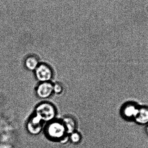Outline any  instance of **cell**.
I'll use <instances>...</instances> for the list:
<instances>
[{
	"label": "cell",
	"instance_id": "1",
	"mask_svg": "<svg viewBox=\"0 0 148 148\" xmlns=\"http://www.w3.org/2000/svg\"><path fill=\"white\" fill-rule=\"evenodd\" d=\"M34 113L43 122L49 123L55 120L57 115V109L52 103L43 101L36 105Z\"/></svg>",
	"mask_w": 148,
	"mask_h": 148
},
{
	"label": "cell",
	"instance_id": "2",
	"mask_svg": "<svg viewBox=\"0 0 148 148\" xmlns=\"http://www.w3.org/2000/svg\"><path fill=\"white\" fill-rule=\"evenodd\" d=\"M45 131L48 137L53 140H62L67 134L62 120H54L48 123Z\"/></svg>",
	"mask_w": 148,
	"mask_h": 148
},
{
	"label": "cell",
	"instance_id": "3",
	"mask_svg": "<svg viewBox=\"0 0 148 148\" xmlns=\"http://www.w3.org/2000/svg\"><path fill=\"white\" fill-rule=\"evenodd\" d=\"M34 72L36 78L40 82H51L53 78V70L47 63L40 62Z\"/></svg>",
	"mask_w": 148,
	"mask_h": 148
},
{
	"label": "cell",
	"instance_id": "4",
	"mask_svg": "<svg viewBox=\"0 0 148 148\" xmlns=\"http://www.w3.org/2000/svg\"><path fill=\"white\" fill-rule=\"evenodd\" d=\"M35 92L40 99H48L53 94V83L51 82H40L36 88Z\"/></svg>",
	"mask_w": 148,
	"mask_h": 148
},
{
	"label": "cell",
	"instance_id": "5",
	"mask_svg": "<svg viewBox=\"0 0 148 148\" xmlns=\"http://www.w3.org/2000/svg\"><path fill=\"white\" fill-rule=\"evenodd\" d=\"M43 122L41 119L34 114L29 118L27 123L28 131L32 134H38L43 127Z\"/></svg>",
	"mask_w": 148,
	"mask_h": 148
},
{
	"label": "cell",
	"instance_id": "6",
	"mask_svg": "<svg viewBox=\"0 0 148 148\" xmlns=\"http://www.w3.org/2000/svg\"><path fill=\"white\" fill-rule=\"evenodd\" d=\"M139 107L134 103H127L123 107L121 113L122 115L127 119H134L137 115Z\"/></svg>",
	"mask_w": 148,
	"mask_h": 148
},
{
	"label": "cell",
	"instance_id": "7",
	"mask_svg": "<svg viewBox=\"0 0 148 148\" xmlns=\"http://www.w3.org/2000/svg\"><path fill=\"white\" fill-rule=\"evenodd\" d=\"M40 62L39 58L35 55H31L28 56L25 61V67L30 71H34Z\"/></svg>",
	"mask_w": 148,
	"mask_h": 148
},
{
	"label": "cell",
	"instance_id": "8",
	"mask_svg": "<svg viewBox=\"0 0 148 148\" xmlns=\"http://www.w3.org/2000/svg\"><path fill=\"white\" fill-rule=\"evenodd\" d=\"M134 120L138 123L145 124L148 123V108L142 107L139 108L137 115Z\"/></svg>",
	"mask_w": 148,
	"mask_h": 148
},
{
	"label": "cell",
	"instance_id": "9",
	"mask_svg": "<svg viewBox=\"0 0 148 148\" xmlns=\"http://www.w3.org/2000/svg\"><path fill=\"white\" fill-rule=\"evenodd\" d=\"M66 130L67 134L74 132L77 126V122L73 116H66L62 120Z\"/></svg>",
	"mask_w": 148,
	"mask_h": 148
},
{
	"label": "cell",
	"instance_id": "10",
	"mask_svg": "<svg viewBox=\"0 0 148 148\" xmlns=\"http://www.w3.org/2000/svg\"><path fill=\"white\" fill-rule=\"evenodd\" d=\"M64 87L60 83L53 84V94L60 95L62 94L64 91Z\"/></svg>",
	"mask_w": 148,
	"mask_h": 148
},
{
	"label": "cell",
	"instance_id": "11",
	"mask_svg": "<svg viewBox=\"0 0 148 148\" xmlns=\"http://www.w3.org/2000/svg\"><path fill=\"white\" fill-rule=\"evenodd\" d=\"M71 140L73 142L76 143L80 141V139H81V136L78 133H77V132H74L71 133Z\"/></svg>",
	"mask_w": 148,
	"mask_h": 148
},
{
	"label": "cell",
	"instance_id": "12",
	"mask_svg": "<svg viewBox=\"0 0 148 148\" xmlns=\"http://www.w3.org/2000/svg\"><path fill=\"white\" fill-rule=\"evenodd\" d=\"M147 131H148V127H147Z\"/></svg>",
	"mask_w": 148,
	"mask_h": 148
}]
</instances>
